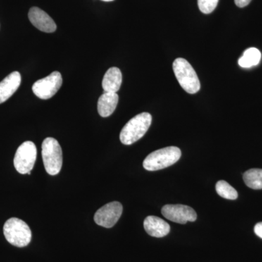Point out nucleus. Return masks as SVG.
<instances>
[{
    "label": "nucleus",
    "instance_id": "nucleus-17",
    "mask_svg": "<svg viewBox=\"0 0 262 262\" xmlns=\"http://www.w3.org/2000/svg\"><path fill=\"white\" fill-rule=\"evenodd\" d=\"M215 190L219 195L227 200H236L238 196L237 191L230 184L224 180L219 181L215 184Z\"/></svg>",
    "mask_w": 262,
    "mask_h": 262
},
{
    "label": "nucleus",
    "instance_id": "nucleus-12",
    "mask_svg": "<svg viewBox=\"0 0 262 262\" xmlns=\"http://www.w3.org/2000/svg\"><path fill=\"white\" fill-rule=\"evenodd\" d=\"M144 229L151 237H163L170 232V225L162 219L149 215L144 222Z\"/></svg>",
    "mask_w": 262,
    "mask_h": 262
},
{
    "label": "nucleus",
    "instance_id": "nucleus-7",
    "mask_svg": "<svg viewBox=\"0 0 262 262\" xmlns=\"http://www.w3.org/2000/svg\"><path fill=\"white\" fill-rule=\"evenodd\" d=\"M63 83V79L59 72H53L45 78L37 80L32 86V91L38 98L49 99L58 92Z\"/></svg>",
    "mask_w": 262,
    "mask_h": 262
},
{
    "label": "nucleus",
    "instance_id": "nucleus-16",
    "mask_svg": "<svg viewBox=\"0 0 262 262\" xmlns=\"http://www.w3.org/2000/svg\"><path fill=\"white\" fill-rule=\"evenodd\" d=\"M244 180L251 189H262V169H249L244 174Z\"/></svg>",
    "mask_w": 262,
    "mask_h": 262
},
{
    "label": "nucleus",
    "instance_id": "nucleus-13",
    "mask_svg": "<svg viewBox=\"0 0 262 262\" xmlns=\"http://www.w3.org/2000/svg\"><path fill=\"white\" fill-rule=\"evenodd\" d=\"M118 101L119 96L117 93H103L98 101V112L100 116L107 117L113 115Z\"/></svg>",
    "mask_w": 262,
    "mask_h": 262
},
{
    "label": "nucleus",
    "instance_id": "nucleus-5",
    "mask_svg": "<svg viewBox=\"0 0 262 262\" xmlns=\"http://www.w3.org/2000/svg\"><path fill=\"white\" fill-rule=\"evenodd\" d=\"M42 157L46 172L49 175L59 173L63 164V155L59 143L53 138H46L42 144Z\"/></svg>",
    "mask_w": 262,
    "mask_h": 262
},
{
    "label": "nucleus",
    "instance_id": "nucleus-18",
    "mask_svg": "<svg viewBox=\"0 0 262 262\" xmlns=\"http://www.w3.org/2000/svg\"><path fill=\"white\" fill-rule=\"evenodd\" d=\"M219 0H198V7L202 13L210 14L215 9Z\"/></svg>",
    "mask_w": 262,
    "mask_h": 262
},
{
    "label": "nucleus",
    "instance_id": "nucleus-1",
    "mask_svg": "<svg viewBox=\"0 0 262 262\" xmlns=\"http://www.w3.org/2000/svg\"><path fill=\"white\" fill-rule=\"evenodd\" d=\"M152 117L149 113H143L133 117L120 132V139L125 145H130L141 139L149 130Z\"/></svg>",
    "mask_w": 262,
    "mask_h": 262
},
{
    "label": "nucleus",
    "instance_id": "nucleus-10",
    "mask_svg": "<svg viewBox=\"0 0 262 262\" xmlns=\"http://www.w3.org/2000/svg\"><path fill=\"white\" fill-rule=\"evenodd\" d=\"M29 18L36 28L43 32L53 33L56 30V24L48 13L37 7L29 10Z\"/></svg>",
    "mask_w": 262,
    "mask_h": 262
},
{
    "label": "nucleus",
    "instance_id": "nucleus-9",
    "mask_svg": "<svg viewBox=\"0 0 262 262\" xmlns=\"http://www.w3.org/2000/svg\"><path fill=\"white\" fill-rule=\"evenodd\" d=\"M162 214L167 220L182 225L187 222H194L196 220V213L194 210L184 205H166L162 208Z\"/></svg>",
    "mask_w": 262,
    "mask_h": 262
},
{
    "label": "nucleus",
    "instance_id": "nucleus-8",
    "mask_svg": "<svg viewBox=\"0 0 262 262\" xmlns=\"http://www.w3.org/2000/svg\"><path fill=\"white\" fill-rule=\"evenodd\" d=\"M122 213V206L119 202L107 203L96 212L94 221L98 225L112 228L116 225Z\"/></svg>",
    "mask_w": 262,
    "mask_h": 262
},
{
    "label": "nucleus",
    "instance_id": "nucleus-2",
    "mask_svg": "<svg viewBox=\"0 0 262 262\" xmlns=\"http://www.w3.org/2000/svg\"><path fill=\"white\" fill-rule=\"evenodd\" d=\"M182 151L177 146H168L153 151L144 160L143 166L149 171L161 170L178 162Z\"/></svg>",
    "mask_w": 262,
    "mask_h": 262
},
{
    "label": "nucleus",
    "instance_id": "nucleus-6",
    "mask_svg": "<svg viewBox=\"0 0 262 262\" xmlns=\"http://www.w3.org/2000/svg\"><path fill=\"white\" fill-rule=\"evenodd\" d=\"M37 147L32 141L24 142L15 155L14 166L17 171L20 174L30 175L37 159Z\"/></svg>",
    "mask_w": 262,
    "mask_h": 262
},
{
    "label": "nucleus",
    "instance_id": "nucleus-11",
    "mask_svg": "<svg viewBox=\"0 0 262 262\" xmlns=\"http://www.w3.org/2000/svg\"><path fill=\"white\" fill-rule=\"evenodd\" d=\"M21 82V75L13 72L0 82V104L9 99L18 90Z\"/></svg>",
    "mask_w": 262,
    "mask_h": 262
},
{
    "label": "nucleus",
    "instance_id": "nucleus-19",
    "mask_svg": "<svg viewBox=\"0 0 262 262\" xmlns=\"http://www.w3.org/2000/svg\"><path fill=\"white\" fill-rule=\"evenodd\" d=\"M254 232L258 237L262 239V222L256 224L254 227Z\"/></svg>",
    "mask_w": 262,
    "mask_h": 262
},
{
    "label": "nucleus",
    "instance_id": "nucleus-21",
    "mask_svg": "<svg viewBox=\"0 0 262 262\" xmlns=\"http://www.w3.org/2000/svg\"><path fill=\"white\" fill-rule=\"evenodd\" d=\"M101 1L103 2H113L114 0H101Z\"/></svg>",
    "mask_w": 262,
    "mask_h": 262
},
{
    "label": "nucleus",
    "instance_id": "nucleus-4",
    "mask_svg": "<svg viewBox=\"0 0 262 262\" xmlns=\"http://www.w3.org/2000/svg\"><path fill=\"white\" fill-rule=\"evenodd\" d=\"M3 232L8 243L18 248L28 246L32 239V231L28 225L18 218H11L5 222Z\"/></svg>",
    "mask_w": 262,
    "mask_h": 262
},
{
    "label": "nucleus",
    "instance_id": "nucleus-14",
    "mask_svg": "<svg viewBox=\"0 0 262 262\" xmlns=\"http://www.w3.org/2000/svg\"><path fill=\"white\" fill-rule=\"evenodd\" d=\"M122 75L121 71L117 67L108 69L103 77L102 88L104 92L117 93L121 87Z\"/></svg>",
    "mask_w": 262,
    "mask_h": 262
},
{
    "label": "nucleus",
    "instance_id": "nucleus-15",
    "mask_svg": "<svg viewBox=\"0 0 262 262\" xmlns=\"http://www.w3.org/2000/svg\"><path fill=\"white\" fill-rule=\"evenodd\" d=\"M261 54L257 48H251L245 51L243 56L239 58V65L243 68H250L258 64Z\"/></svg>",
    "mask_w": 262,
    "mask_h": 262
},
{
    "label": "nucleus",
    "instance_id": "nucleus-3",
    "mask_svg": "<svg viewBox=\"0 0 262 262\" xmlns=\"http://www.w3.org/2000/svg\"><path fill=\"white\" fill-rule=\"evenodd\" d=\"M173 70L179 84L188 94H194L201 89V82L190 63L179 58L174 61Z\"/></svg>",
    "mask_w": 262,
    "mask_h": 262
},
{
    "label": "nucleus",
    "instance_id": "nucleus-20",
    "mask_svg": "<svg viewBox=\"0 0 262 262\" xmlns=\"http://www.w3.org/2000/svg\"><path fill=\"white\" fill-rule=\"evenodd\" d=\"M251 0H234V3L239 8H244V7L247 6Z\"/></svg>",
    "mask_w": 262,
    "mask_h": 262
}]
</instances>
